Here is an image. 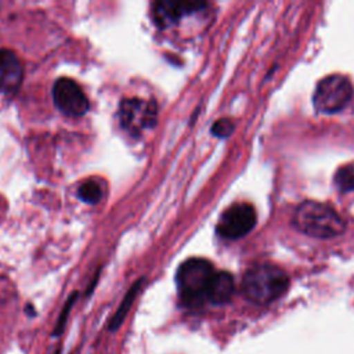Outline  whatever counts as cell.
Here are the masks:
<instances>
[{
    "instance_id": "2e32d148",
    "label": "cell",
    "mask_w": 354,
    "mask_h": 354,
    "mask_svg": "<svg viewBox=\"0 0 354 354\" xmlns=\"http://www.w3.org/2000/svg\"><path fill=\"white\" fill-rule=\"evenodd\" d=\"M54 354H59V350H57V351H55V353H54Z\"/></svg>"
},
{
    "instance_id": "9a60e30c",
    "label": "cell",
    "mask_w": 354,
    "mask_h": 354,
    "mask_svg": "<svg viewBox=\"0 0 354 354\" xmlns=\"http://www.w3.org/2000/svg\"><path fill=\"white\" fill-rule=\"evenodd\" d=\"M232 130H234V124L230 119H220L212 126L213 136L220 137V138L228 137L232 133Z\"/></svg>"
},
{
    "instance_id": "5b68a950",
    "label": "cell",
    "mask_w": 354,
    "mask_h": 354,
    "mask_svg": "<svg viewBox=\"0 0 354 354\" xmlns=\"http://www.w3.org/2000/svg\"><path fill=\"white\" fill-rule=\"evenodd\" d=\"M256 218V210L252 205L235 203L221 214L216 231L225 239H238L253 230Z\"/></svg>"
},
{
    "instance_id": "52a82bcc",
    "label": "cell",
    "mask_w": 354,
    "mask_h": 354,
    "mask_svg": "<svg viewBox=\"0 0 354 354\" xmlns=\"http://www.w3.org/2000/svg\"><path fill=\"white\" fill-rule=\"evenodd\" d=\"M55 106L71 118L83 116L88 111V100L82 87L69 77H59L53 87Z\"/></svg>"
},
{
    "instance_id": "9c48e42d",
    "label": "cell",
    "mask_w": 354,
    "mask_h": 354,
    "mask_svg": "<svg viewBox=\"0 0 354 354\" xmlns=\"http://www.w3.org/2000/svg\"><path fill=\"white\" fill-rule=\"evenodd\" d=\"M22 82V65L10 50L0 48V90L11 93L18 90Z\"/></svg>"
},
{
    "instance_id": "7a4b0ae2",
    "label": "cell",
    "mask_w": 354,
    "mask_h": 354,
    "mask_svg": "<svg viewBox=\"0 0 354 354\" xmlns=\"http://www.w3.org/2000/svg\"><path fill=\"white\" fill-rule=\"evenodd\" d=\"M293 224L299 231L314 238L337 236L346 230V223L336 210L315 201H304L296 207Z\"/></svg>"
},
{
    "instance_id": "4fadbf2b",
    "label": "cell",
    "mask_w": 354,
    "mask_h": 354,
    "mask_svg": "<svg viewBox=\"0 0 354 354\" xmlns=\"http://www.w3.org/2000/svg\"><path fill=\"white\" fill-rule=\"evenodd\" d=\"M335 183L343 192L354 191V166L347 165L340 167L335 174Z\"/></svg>"
},
{
    "instance_id": "ba28073f",
    "label": "cell",
    "mask_w": 354,
    "mask_h": 354,
    "mask_svg": "<svg viewBox=\"0 0 354 354\" xmlns=\"http://www.w3.org/2000/svg\"><path fill=\"white\" fill-rule=\"evenodd\" d=\"M205 6L206 4L202 1H158L153 4L152 15L159 28H167Z\"/></svg>"
},
{
    "instance_id": "5bb4252c",
    "label": "cell",
    "mask_w": 354,
    "mask_h": 354,
    "mask_svg": "<svg viewBox=\"0 0 354 354\" xmlns=\"http://www.w3.org/2000/svg\"><path fill=\"white\" fill-rule=\"evenodd\" d=\"M76 299H77V292H73V293L69 296V299L66 300V303L64 304V308H62V311H61V314H59V317H58V319H57V324H55L53 336H59V335L62 333V330H64V328H65V324H66V319H68V315H69V311H71L73 303L76 301Z\"/></svg>"
},
{
    "instance_id": "277c9868",
    "label": "cell",
    "mask_w": 354,
    "mask_h": 354,
    "mask_svg": "<svg viewBox=\"0 0 354 354\" xmlns=\"http://www.w3.org/2000/svg\"><path fill=\"white\" fill-rule=\"evenodd\" d=\"M353 97V84L343 75H329L318 82L313 102L318 112L333 113L343 109Z\"/></svg>"
},
{
    "instance_id": "6da1fadb",
    "label": "cell",
    "mask_w": 354,
    "mask_h": 354,
    "mask_svg": "<svg viewBox=\"0 0 354 354\" xmlns=\"http://www.w3.org/2000/svg\"><path fill=\"white\" fill-rule=\"evenodd\" d=\"M289 286L288 274L274 264H256L242 279V292L256 304H270L279 299Z\"/></svg>"
},
{
    "instance_id": "30bf717a",
    "label": "cell",
    "mask_w": 354,
    "mask_h": 354,
    "mask_svg": "<svg viewBox=\"0 0 354 354\" xmlns=\"http://www.w3.org/2000/svg\"><path fill=\"white\" fill-rule=\"evenodd\" d=\"M234 293V278L227 271H216L209 289L206 299L213 304H225L231 300Z\"/></svg>"
},
{
    "instance_id": "3957f363",
    "label": "cell",
    "mask_w": 354,
    "mask_h": 354,
    "mask_svg": "<svg viewBox=\"0 0 354 354\" xmlns=\"http://www.w3.org/2000/svg\"><path fill=\"white\" fill-rule=\"evenodd\" d=\"M214 272L213 264L205 259L192 257L185 260L176 274L181 300L188 306H199L207 300V289Z\"/></svg>"
},
{
    "instance_id": "8fae6325",
    "label": "cell",
    "mask_w": 354,
    "mask_h": 354,
    "mask_svg": "<svg viewBox=\"0 0 354 354\" xmlns=\"http://www.w3.org/2000/svg\"><path fill=\"white\" fill-rule=\"evenodd\" d=\"M142 282H144V278L136 281V282L130 286V289H129L127 293L124 295V297H123V300H122L119 308L116 310V313L113 314V317H112L111 321H109V330H116V329L123 324L124 318L127 317L129 310L131 308V304L134 303V300H136V297H137V295H138V292H140V289H141V286H142Z\"/></svg>"
},
{
    "instance_id": "7c38bea8",
    "label": "cell",
    "mask_w": 354,
    "mask_h": 354,
    "mask_svg": "<svg viewBox=\"0 0 354 354\" xmlns=\"http://www.w3.org/2000/svg\"><path fill=\"white\" fill-rule=\"evenodd\" d=\"M77 196L86 203H97L102 196V191L95 181L88 180L79 187Z\"/></svg>"
},
{
    "instance_id": "8992f818",
    "label": "cell",
    "mask_w": 354,
    "mask_h": 354,
    "mask_svg": "<svg viewBox=\"0 0 354 354\" xmlns=\"http://www.w3.org/2000/svg\"><path fill=\"white\" fill-rule=\"evenodd\" d=\"M158 116L156 104L153 101H144L137 98L124 100L119 108V120L126 131L130 134H140L144 129L155 124Z\"/></svg>"
}]
</instances>
